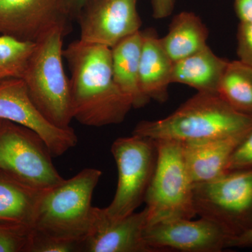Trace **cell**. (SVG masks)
<instances>
[{
  "label": "cell",
  "mask_w": 252,
  "mask_h": 252,
  "mask_svg": "<svg viewBox=\"0 0 252 252\" xmlns=\"http://www.w3.org/2000/svg\"><path fill=\"white\" fill-rule=\"evenodd\" d=\"M218 95L235 110L252 116V68L240 61L228 62Z\"/></svg>",
  "instance_id": "obj_20"
},
{
  "label": "cell",
  "mask_w": 252,
  "mask_h": 252,
  "mask_svg": "<svg viewBox=\"0 0 252 252\" xmlns=\"http://www.w3.org/2000/svg\"><path fill=\"white\" fill-rule=\"evenodd\" d=\"M193 204L197 216L217 225L230 242L245 234L252 227V168L194 185Z\"/></svg>",
  "instance_id": "obj_5"
},
{
  "label": "cell",
  "mask_w": 252,
  "mask_h": 252,
  "mask_svg": "<svg viewBox=\"0 0 252 252\" xmlns=\"http://www.w3.org/2000/svg\"><path fill=\"white\" fill-rule=\"evenodd\" d=\"M145 243L153 252H220L230 239L210 220L178 218L147 225Z\"/></svg>",
  "instance_id": "obj_12"
},
{
  "label": "cell",
  "mask_w": 252,
  "mask_h": 252,
  "mask_svg": "<svg viewBox=\"0 0 252 252\" xmlns=\"http://www.w3.org/2000/svg\"><path fill=\"white\" fill-rule=\"evenodd\" d=\"M35 43L0 35V83L10 79H22Z\"/></svg>",
  "instance_id": "obj_21"
},
{
  "label": "cell",
  "mask_w": 252,
  "mask_h": 252,
  "mask_svg": "<svg viewBox=\"0 0 252 252\" xmlns=\"http://www.w3.org/2000/svg\"><path fill=\"white\" fill-rule=\"evenodd\" d=\"M250 132L182 142L186 165L194 185L214 180L226 172L230 158Z\"/></svg>",
  "instance_id": "obj_14"
},
{
  "label": "cell",
  "mask_w": 252,
  "mask_h": 252,
  "mask_svg": "<svg viewBox=\"0 0 252 252\" xmlns=\"http://www.w3.org/2000/svg\"><path fill=\"white\" fill-rule=\"evenodd\" d=\"M157 162L144 203L147 225L172 219H193L194 184L189 176L181 142L155 140Z\"/></svg>",
  "instance_id": "obj_6"
},
{
  "label": "cell",
  "mask_w": 252,
  "mask_h": 252,
  "mask_svg": "<svg viewBox=\"0 0 252 252\" xmlns=\"http://www.w3.org/2000/svg\"><path fill=\"white\" fill-rule=\"evenodd\" d=\"M234 8L240 22L252 23V0H234Z\"/></svg>",
  "instance_id": "obj_27"
},
{
  "label": "cell",
  "mask_w": 252,
  "mask_h": 252,
  "mask_svg": "<svg viewBox=\"0 0 252 252\" xmlns=\"http://www.w3.org/2000/svg\"><path fill=\"white\" fill-rule=\"evenodd\" d=\"M89 0H65L66 6L72 18H77L79 11Z\"/></svg>",
  "instance_id": "obj_29"
},
{
  "label": "cell",
  "mask_w": 252,
  "mask_h": 252,
  "mask_svg": "<svg viewBox=\"0 0 252 252\" xmlns=\"http://www.w3.org/2000/svg\"><path fill=\"white\" fill-rule=\"evenodd\" d=\"M61 29L49 32L35 43L22 79L33 103L53 125L68 128L72 120L70 86L63 65Z\"/></svg>",
  "instance_id": "obj_4"
},
{
  "label": "cell",
  "mask_w": 252,
  "mask_h": 252,
  "mask_svg": "<svg viewBox=\"0 0 252 252\" xmlns=\"http://www.w3.org/2000/svg\"><path fill=\"white\" fill-rule=\"evenodd\" d=\"M176 0H151L153 16L156 19H163L172 14Z\"/></svg>",
  "instance_id": "obj_26"
},
{
  "label": "cell",
  "mask_w": 252,
  "mask_h": 252,
  "mask_svg": "<svg viewBox=\"0 0 252 252\" xmlns=\"http://www.w3.org/2000/svg\"><path fill=\"white\" fill-rule=\"evenodd\" d=\"M1 120H0V122H1Z\"/></svg>",
  "instance_id": "obj_30"
},
{
  "label": "cell",
  "mask_w": 252,
  "mask_h": 252,
  "mask_svg": "<svg viewBox=\"0 0 252 252\" xmlns=\"http://www.w3.org/2000/svg\"><path fill=\"white\" fill-rule=\"evenodd\" d=\"M31 229L0 223V252H28Z\"/></svg>",
  "instance_id": "obj_23"
},
{
  "label": "cell",
  "mask_w": 252,
  "mask_h": 252,
  "mask_svg": "<svg viewBox=\"0 0 252 252\" xmlns=\"http://www.w3.org/2000/svg\"><path fill=\"white\" fill-rule=\"evenodd\" d=\"M142 31L137 32L112 48L114 80L132 101L133 108H142L150 99L140 87V64L142 46Z\"/></svg>",
  "instance_id": "obj_17"
},
{
  "label": "cell",
  "mask_w": 252,
  "mask_h": 252,
  "mask_svg": "<svg viewBox=\"0 0 252 252\" xmlns=\"http://www.w3.org/2000/svg\"><path fill=\"white\" fill-rule=\"evenodd\" d=\"M63 56L70 71L73 119L89 127L124 122L133 107L114 80L112 49L79 39L63 50Z\"/></svg>",
  "instance_id": "obj_1"
},
{
  "label": "cell",
  "mask_w": 252,
  "mask_h": 252,
  "mask_svg": "<svg viewBox=\"0 0 252 252\" xmlns=\"http://www.w3.org/2000/svg\"><path fill=\"white\" fill-rule=\"evenodd\" d=\"M47 145L34 131L0 122V174L31 188L44 190L64 181Z\"/></svg>",
  "instance_id": "obj_7"
},
{
  "label": "cell",
  "mask_w": 252,
  "mask_h": 252,
  "mask_svg": "<svg viewBox=\"0 0 252 252\" xmlns=\"http://www.w3.org/2000/svg\"><path fill=\"white\" fill-rule=\"evenodd\" d=\"M252 130V116L235 110L218 94L198 93L168 117L139 122L132 134L154 140L187 142Z\"/></svg>",
  "instance_id": "obj_2"
},
{
  "label": "cell",
  "mask_w": 252,
  "mask_h": 252,
  "mask_svg": "<svg viewBox=\"0 0 252 252\" xmlns=\"http://www.w3.org/2000/svg\"><path fill=\"white\" fill-rule=\"evenodd\" d=\"M0 120L9 121L35 132L44 141L53 157L62 156L78 143L72 127L53 125L36 108L22 79L0 83Z\"/></svg>",
  "instance_id": "obj_10"
},
{
  "label": "cell",
  "mask_w": 252,
  "mask_h": 252,
  "mask_svg": "<svg viewBox=\"0 0 252 252\" xmlns=\"http://www.w3.org/2000/svg\"><path fill=\"white\" fill-rule=\"evenodd\" d=\"M252 168V130L230 158L226 172Z\"/></svg>",
  "instance_id": "obj_25"
},
{
  "label": "cell",
  "mask_w": 252,
  "mask_h": 252,
  "mask_svg": "<svg viewBox=\"0 0 252 252\" xmlns=\"http://www.w3.org/2000/svg\"><path fill=\"white\" fill-rule=\"evenodd\" d=\"M237 41L238 61L252 68V23H239Z\"/></svg>",
  "instance_id": "obj_24"
},
{
  "label": "cell",
  "mask_w": 252,
  "mask_h": 252,
  "mask_svg": "<svg viewBox=\"0 0 252 252\" xmlns=\"http://www.w3.org/2000/svg\"><path fill=\"white\" fill-rule=\"evenodd\" d=\"M229 248H252V227L245 234L232 240L228 245Z\"/></svg>",
  "instance_id": "obj_28"
},
{
  "label": "cell",
  "mask_w": 252,
  "mask_h": 252,
  "mask_svg": "<svg viewBox=\"0 0 252 252\" xmlns=\"http://www.w3.org/2000/svg\"><path fill=\"white\" fill-rule=\"evenodd\" d=\"M83 252V243L63 240L32 228L28 252Z\"/></svg>",
  "instance_id": "obj_22"
},
{
  "label": "cell",
  "mask_w": 252,
  "mask_h": 252,
  "mask_svg": "<svg viewBox=\"0 0 252 252\" xmlns=\"http://www.w3.org/2000/svg\"><path fill=\"white\" fill-rule=\"evenodd\" d=\"M147 211L114 218L105 208L94 207L90 229L83 242V252H153L144 241Z\"/></svg>",
  "instance_id": "obj_13"
},
{
  "label": "cell",
  "mask_w": 252,
  "mask_h": 252,
  "mask_svg": "<svg viewBox=\"0 0 252 252\" xmlns=\"http://www.w3.org/2000/svg\"><path fill=\"white\" fill-rule=\"evenodd\" d=\"M42 190L0 174V223L32 228Z\"/></svg>",
  "instance_id": "obj_19"
},
{
  "label": "cell",
  "mask_w": 252,
  "mask_h": 252,
  "mask_svg": "<svg viewBox=\"0 0 252 252\" xmlns=\"http://www.w3.org/2000/svg\"><path fill=\"white\" fill-rule=\"evenodd\" d=\"M137 0H89L77 18L80 40L112 48L140 31Z\"/></svg>",
  "instance_id": "obj_11"
},
{
  "label": "cell",
  "mask_w": 252,
  "mask_h": 252,
  "mask_svg": "<svg viewBox=\"0 0 252 252\" xmlns=\"http://www.w3.org/2000/svg\"><path fill=\"white\" fill-rule=\"evenodd\" d=\"M65 0H0V35L36 43L49 32L70 31Z\"/></svg>",
  "instance_id": "obj_9"
},
{
  "label": "cell",
  "mask_w": 252,
  "mask_h": 252,
  "mask_svg": "<svg viewBox=\"0 0 252 252\" xmlns=\"http://www.w3.org/2000/svg\"><path fill=\"white\" fill-rule=\"evenodd\" d=\"M209 32L199 16L183 11L172 18L168 32L160 42L174 63L206 47Z\"/></svg>",
  "instance_id": "obj_18"
},
{
  "label": "cell",
  "mask_w": 252,
  "mask_h": 252,
  "mask_svg": "<svg viewBox=\"0 0 252 252\" xmlns=\"http://www.w3.org/2000/svg\"><path fill=\"white\" fill-rule=\"evenodd\" d=\"M101 176L97 169L85 168L72 178L43 190L32 228L54 238L83 243L90 229L93 194Z\"/></svg>",
  "instance_id": "obj_3"
},
{
  "label": "cell",
  "mask_w": 252,
  "mask_h": 252,
  "mask_svg": "<svg viewBox=\"0 0 252 252\" xmlns=\"http://www.w3.org/2000/svg\"><path fill=\"white\" fill-rule=\"evenodd\" d=\"M111 152L117 164L118 182L112 203L105 209L111 217L123 218L144 203L157 166V145L152 139L132 134L114 141Z\"/></svg>",
  "instance_id": "obj_8"
},
{
  "label": "cell",
  "mask_w": 252,
  "mask_h": 252,
  "mask_svg": "<svg viewBox=\"0 0 252 252\" xmlns=\"http://www.w3.org/2000/svg\"><path fill=\"white\" fill-rule=\"evenodd\" d=\"M229 61L217 56L208 46L174 63L172 83L193 88L198 93L218 94L219 86Z\"/></svg>",
  "instance_id": "obj_16"
},
{
  "label": "cell",
  "mask_w": 252,
  "mask_h": 252,
  "mask_svg": "<svg viewBox=\"0 0 252 252\" xmlns=\"http://www.w3.org/2000/svg\"><path fill=\"white\" fill-rule=\"evenodd\" d=\"M142 46L140 64V87L149 99L160 103L169 97L174 63L162 47L160 38L154 29L142 31Z\"/></svg>",
  "instance_id": "obj_15"
}]
</instances>
